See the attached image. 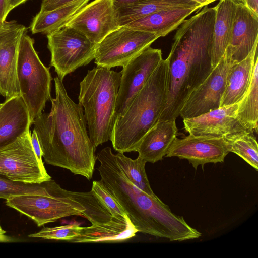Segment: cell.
<instances>
[{"mask_svg":"<svg viewBox=\"0 0 258 258\" xmlns=\"http://www.w3.org/2000/svg\"><path fill=\"white\" fill-rule=\"evenodd\" d=\"M55 97L49 113H42L32 124L45 162L92 178L96 147L87 131L83 107L69 96L62 80L54 79Z\"/></svg>","mask_w":258,"mask_h":258,"instance_id":"6da1fadb","label":"cell"},{"mask_svg":"<svg viewBox=\"0 0 258 258\" xmlns=\"http://www.w3.org/2000/svg\"><path fill=\"white\" fill-rule=\"evenodd\" d=\"M214 7L204 6L176 30L168 62V90L158 121L174 120L188 96L211 72Z\"/></svg>","mask_w":258,"mask_h":258,"instance_id":"7a4b0ae2","label":"cell"},{"mask_svg":"<svg viewBox=\"0 0 258 258\" xmlns=\"http://www.w3.org/2000/svg\"><path fill=\"white\" fill-rule=\"evenodd\" d=\"M169 66L162 59L125 112L116 117L112 134L118 152H136L143 137L158 121L167 99Z\"/></svg>","mask_w":258,"mask_h":258,"instance_id":"3957f363","label":"cell"},{"mask_svg":"<svg viewBox=\"0 0 258 258\" xmlns=\"http://www.w3.org/2000/svg\"><path fill=\"white\" fill-rule=\"evenodd\" d=\"M121 72L96 67L80 83L79 103L84 108L90 139L96 148L110 140Z\"/></svg>","mask_w":258,"mask_h":258,"instance_id":"277c9868","label":"cell"},{"mask_svg":"<svg viewBox=\"0 0 258 258\" xmlns=\"http://www.w3.org/2000/svg\"><path fill=\"white\" fill-rule=\"evenodd\" d=\"M34 40L26 33L21 39L17 66L20 95L29 114L31 125L42 113L46 103L52 99V77L49 68L45 66L34 47Z\"/></svg>","mask_w":258,"mask_h":258,"instance_id":"5b68a950","label":"cell"},{"mask_svg":"<svg viewBox=\"0 0 258 258\" xmlns=\"http://www.w3.org/2000/svg\"><path fill=\"white\" fill-rule=\"evenodd\" d=\"M45 182L43 191L10 197L6 205L29 217L38 227L71 216L88 219L86 208L66 189L52 179Z\"/></svg>","mask_w":258,"mask_h":258,"instance_id":"8992f818","label":"cell"},{"mask_svg":"<svg viewBox=\"0 0 258 258\" xmlns=\"http://www.w3.org/2000/svg\"><path fill=\"white\" fill-rule=\"evenodd\" d=\"M50 66L61 80L94 59L96 44L84 34L68 26L47 35Z\"/></svg>","mask_w":258,"mask_h":258,"instance_id":"52a82bcc","label":"cell"},{"mask_svg":"<svg viewBox=\"0 0 258 258\" xmlns=\"http://www.w3.org/2000/svg\"><path fill=\"white\" fill-rule=\"evenodd\" d=\"M158 38L155 34L120 26L96 45L95 63L107 69L123 67Z\"/></svg>","mask_w":258,"mask_h":258,"instance_id":"ba28073f","label":"cell"},{"mask_svg":"<svg viewBox=\"0 0 258 258\" xmlns=\"http://www.w3.org/2000/svg\"><path fill=\"white\" fill-rule=\"evenodd\" d=\"M30 131L14 142L0 148V175L26 183H41L51 179L42 161L36 156Z\"/></svg>","mask_w":258,"mask_h":258,"instance_id":"9c48e42d","label":"cell"},{"mask_svg":"<svg viewBox=\"0 0 258 258\" xmlns=\"http://www.w3.org/2000/svg\"><path fill=\"white\" fill-rule=\"evenodd\" d=\"M162 59L161 50L150 46L122 67L115 107L116 117L125 112Z\"/></svg>","mask_w":258,"mask_h":258,"instance_id":"30bf717a","label":"cell"},{"mask_svg":"<svg viewBox=\"0 0 258 258\" xmlns=\"http://www.w3.org/2000/svg\"><path fill=\"white\" fill-rule=\"evenodd\" d=\"M234 63L225 52L205 80L187 97L179 113L183 119L198 116L220 107L228 73Z\"/></svg>","mask_w":258,"mask_h":258,"instance_id":"8fae6325","label":"cell"},{"mask_svg":"<svg viewBox=\"0 0 258 258\" xmlns=\"http://www.w3.org/2000/svg\"><path fill=\"white\" fill-rule=\"evenodd\" d=\"M230 144L225 137L189 134L181 139L176 137L165 156L186 159L197 169L198 166L207 163L223 162L230 152Z\"/></svg>","mask_w":258,"mask_h":258,"instance_id":"7c38bea8","label":"cell"},{"mask_svg":"<svg viewBox=\"0 0 258 258\" xmlns=\"http://www.w3.org/2000/svg\"><path fill=\"white\" fill-rule=\"evenodd\" d=\"M66 26L77 30L96 45L119 27L112 0H94L87 4Z\"/></svg>","mask_w":258,"mask_h":258,"instance_id":"4fadbf2b","label":"cell"},{"mask_svg":"<svg viewBox=\"0 0 258 258\" xmlns=\"http://www.w3.org/2000/svg\"><path fill=\"white\" fill-rule=\"evenodd\" d=\"M27 28L15 21L0 31V95L8 99L20 95L17 77L19 47Z\"/></svg>","mask_w":258,"mask_h":258,"instance_id":"5bb4252c","label":"cell"},{"mask_svg":"<svg viewBox=\"0 0 258 258\" xmlns=\"http://www.w3.org/2000/svg\"><path fill=\"white\" fill-rule=\"evenodd\" d=\"M238 102L183 119L184 129L196 136H226L245 129L237 117Z\"/></svg>","mask_w":258,"mask_h":258,"instance_id":"9a60e30c","label":"cell"},{"mask_svg":"<svg viewBox=\"0 0 258 258\" xmlns=\"http://www.w3.org/2000/svg\"><path fill=\"white\" fill-rule=\"evenodd\" d=\"M258 44V16L238 3L231 37L225 51L234 63L247 57Z\"/></svg>","mask_w":258,"mask_h":258,"instance_id":"2e32d148","label":"cell"},{"mask_svg":"<svg viewBox=\"0 0 258 258\" xmlns=\"http://www.w3.org/2000/svg\"><path fill=\"white\" fill-rule=\"evenodd\" d=\"M31 125L28 110L21 96L6 99L0 106V148L29 132Z\"/></svg>","mask_w":258,"mask_h":258,"instance_id":"e0dca14e","label":"cell"},{"mask_svg":"<svg viewBox=\"0 0 258 258\" xmlns=\"http://www.w3.org/2000/svg\"><path fill=\"white\" fill-rule=\"evenodd\" d=\"M177 133L176 120L158 121L142 139L136 150L138 156L152 163L162 160Z\"/></svg>","mask_w":258,"mask_h":258,"instance_id":"ac0fdd59","label":"cell"},{"mask_svg":"<svg viewBox=\"0 0 258 258\" xmlns=\"http://www.w3.org/2000/svg\"><path fill=\"white\" fill-rule=\"evenodd\" d=\"M138 232L127 216L121 218L114 217L107 223L82 227L79 235L71 242H119L135 236Z\"/></svg>","mask_w":258,"mask_h":258,"instance_id":"d6986e66","label":"cell"},{"mask_svg":"<svg viewBox=\"0 0 258 258\" xmlns=\"http://www.w3.org/2000/svg\"><path fill=\"white\" fill-rule=\"evenodd\" d=\"M199 8H176L160 11L133 21L125 26L133 29L166 36L177 29L191 13Z\"/></svg>","mask_w":258,"mask_h":258,"instance_id":"ffe728a7","label":"cell"},{"mask_svg":"<svg viewBox=\"0 0 258 258\" xmlns=\"http://www.w3.org/2000/svg\"><path fill=\"white\" fill-rule=\"evenodd\" d=\"M257 57V45L244 59L231 66L227 77L220 107L236 103L241 100L249 85Z\"/></svg>","mask_w":258,"mask_h":258,"instance_id":"44dd1931","label":"cell"},{"mask_svg":"<svg viewBox=\"0 0 258 258\" xmlns=\"http://www.w3.org/2000/svg\"><path fill=\"white\" fill-rule=\"evenodd\" d=\"M236 0H219L215 6V20L213 34L212 66L214 68L224 55L228 45L233 25Z\"/></svg>","mask_w":258,"mask_h":258,"instance_id":"7402d4cb","label":"cell"},{"mask_svg":"<svg viewBox=\"0 0 258 258\" xmlns=\"http://www.w3.org/2000/svg\"><path fill=\"white\" fill-rule=\"evenodd\" d=\"M194 7L202 8L192 0H138L131 4L114 8L120 27L160 11Z\"/></svg>","mask_w":258,"mask_h":258,"instance_id":"603a6c76","label":"cell"},{"mask_svg":"<svg viewBox=\"0 0 258 258\" xmlns=\"http://www.w3.org/2000/svg\"><path fill=\"white\" fill-rule=\"evenodd\" d=\"M89 0H77L48 12H39L30 25L33 34H49L61 29L79 12Z\"/></svg>","mask_w":258,"mask_h":258,"instance_id":"cb8c5ba5","label":"cell"},{"mask_svg":"<svg viewBox=\"0 0 258 258\" xmlns=\"http://www.w3.org/2000/svg\"><path fill=\"white\" fill-rule=\"evenodd\" d=\"M237 117L246 130L257 132L258 121V57L255 60L251 78L247 89L238 102Z\"/></svg>","mask_w":258,"mask_h":258,"instance_id":"d4e9b609","label":"cell"},{"mask_svg":"<svg viewBox=\"0 0 258 258\" xmlns=\"http://www.w3.org/2000/svg\"><path fill=\"white\" fill-rule=\"evenodd\" d=\"M230 146V152L242 158L258 169V145L254 132L243 130L224 136Z\"/></svg>","mask_w":258,"mask_h":258,"instance_id":"484cf974","label":"cell"},{"mask_svg":"<svg viewBox=\"0 0 258 258\" xmlns=\"http://www.w3.org/2000/svg\"><path fill=\"white\" fill-rule=\"evenodd\" d=\"M115 157L127 178L137 187L150 196L155 195L150 186L146 171L147 162L140 156L132 159L123 153L118 152Z\"/></svg>","mask_w":258,"mask_h":258,"instance_id":"4316f807","label":"cell"},{"mask_svg":"<svg viewBox=\"0 0 258 258\" xmlns=\"http://www.w3.org/2000/svg\"><path fill=\"white\" fill-rule=\"evenodd\" d=\"M45 189V183H26L10 180L0 175V199L26 194L39 193Z\"/></svg>","mask_w":258,"mask_h":258,"instance_id":"83f0119b","label":"cell"},{"mask_svg":"<svg viewBox=\"0 0 258 258\" xmlns=\"http://www.w3.org/2000/svg\"><path fill=\"white\" fill-rule=\"evenodd\" d=\"M82 228L79 224L73 223L55 227H44L39 232L30 234L28 236L71 242L79 235Z\"/></svg>","mask_w":258,"mask_h":258,"instance_id":"f1b7e54d","label":"cell"},{"mask_svg":"<svg viewBox=\"0 0 258 258\" xmlns=\"http://www.w3.org/2000/svg\"><path fill=\"white\" fill-rule=\"evenodd\" d=\"M91 190L102 200L112 216L121 218L127 216L122 208L100 181H93Z\"/></svg>","mask_w":258,"mask_h":258,"instance_id":"f546056e","label":"cell"},{"mask_svg":"<svg viewBox=\"0 0 258 258\" xmlns=\"http://www.w3.org/2000/svg\"><path fill=\"white\" fill-rule=\"evenodd\" d=\"M77 0H43L39 12L52 11Z\"/></svg>","mask_w":258,"mask_h":258,"instance_id":"4dcf8cb0","label":"cell"},{"mask_svg":"<svg viewBox=\"0 0 258 258\" xmlns=\"http://www.w3.org/2000/svg\"><path fill=\"white\" fill-rule=\"evenodd\" d=\"M31 141L34 152L40 161H42V153L37 134L34 130L31 134Z\"/></svg>","mask_w":258,"mask_h":258,"instance_id":"1f68e13d","label":"cell"},{"mask_svg":"<svg viewBox=\"0 0 258 258\" xmlns=\"http://www.w3.org/2000/svg\"><path fill=\"white\" fill-rule=\"evenodd\" d=\"M9 12L7 0H0V22H4Z\"/></svg>","mask_w":258,"mask_h":258,"instance_id":"d6a6232c","label":"cell"},{"mask_svg":"<svg viewBox=\"0 0 258 258\" xmlns=\"http://www.w3.org/2000/svg\"><path fill=\"white\" fill-rule=\"evenodd\" d=\"M245 5L254 14L258 16V0H245Z\"/></svg>","mask_w":258,"mask_h":258,"instance_id":"836d02e7","label":"cell"},{"mask_svg":"<svg viewBox=\"0 0 258 258\" xmlns=\"http://www.w3.org/2000/svg\"><path fill=\"white\" fill-rule=\"evenodd\" d=\"M13 241L11 237L6 235V232L3 229L0 222V242H9Z\"/></svg>","mask_w":258,"mask_h":258,"instance_id":"e575fe53","label":"cell"},{"mask_svg":"<svg viewBox=\"0 0 258 258\" xmlns=\"http://www.w3.org/2000/svg\"><path fill=\"white\" fill-rule=\"evenodd\" d=\"M27 0H7L8 11L10 12L19 5L25 2Z\"/></svg>","mask_w":258,"mask_h":258,"instance_id":"d590c367","label":"cell"},{"mask_svg":"<svg viewBox=\"0 0 258 258\" xmlns=\"http://www.w3.org/2000/svg\"><path fill=\"white\" fill-rule=\"evenodd\" d=\"M138 0H112L114 7H118L134 3Z\"/></svg>","mask_w":258,"mask_h":258,"instance_id":"8d00e7d4","label":"cell"},{"mask_svg":"<svg viewBox=\"0 0 258 258\" xmlns=\"http://www.w3.org/2000/svg\"><path fill=\"white\" fill-rule=\"evenodd\" d=\"M199 3L202 7L217 1V0H192Z\"/></svg>","mask_w":258,"mask_h":258,"instance_id":"74e56055","label":"cell"},{"mask_svg":"<svg viewBox=\"0 0 258 258\" xmlns=\"http://www.w3.org/2000/svg\"><path fill=\"white\" fill-rule=\"evenodd\" d=\"M14 21H11L9 22L5 21L4 22H0V31L4 29L9 27L10 26Z\"/></svg>","mask_w":258,"mask_h":258,"instance_id":"f35d334b","label":"cell"},{"mask_svg":"<svg viewBox=\"0 0 258 258\" xmlns=\"http://www.w3.org/2000/svg\"><path fill=\"white\" fill-rule=\"evenodd\" d=\"M238 3L245 5V0H236Z\"/></svg>","mask_w":258,"mask_h":258,"instance_id":"ab89813d","label":"cell"},{"mask_svg":"<svg viewBox=\"0 0 258 258\" xmlns=\"http://www.w3.org/2000/svg\"><path fill=\"white\" fill-rule=\"evenodd\" d=\"M1 105H2V103H0V106H1Z\"/></svg>","mask_w":258,"mask_h":258,"instance_id":"60d3db41","label":"cell"}]
</instances>
